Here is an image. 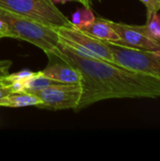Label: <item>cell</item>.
Here are the masks:
<instances>
[{"label":"cell","mask_w":160,"mask_h":161,"mask_svg":"<svg viewBox=\"0 0 160 161\" xmlns=\"http://www.w3.org/2000/svg\"><path fill=\"white\" fill-rule=\"evenodd\" d=\"M50 53L75 68L81 75L82 92L75 111L108 99L160 97V80L154 76L114 62L82 57L60 42Z\"/></svg>","instance_id":"obj_1"},{"label":"cell","mask_w":160,"mask_h":161,"mask_svg":"<svg viewBox=\"0 0 160 161\" xmlns=\"http://www.w3.org/2000/svg\"><path fill=\"white\" fill-rule=\"evenodd\" d=\"M0 19L7 24L10 38L30 42L45 54L52 52L59 42V36L56 28L26 16L0 8Z\"/></svg>","instance_id":"obj_2"},{"label":"cell","mask_w":160,"mask_h":161,"mask_svg":"<svg viewBox=\"0 0 160 161\" xmlns=\"http://www.w3.org/2000/svg\"><path fill=\"white\" fill-rule=\"evenodd\" d=\"M0 8L26 16L54 28L73 25L53 0H0Z\"/></svg>","instance_id":"obj_3"},{"label":"cell","mask_w":160,"mask_h":161,"mask_svg":"<svg viewBox=\"0 0 160 161\" xmlns=\"http://www.w3.org/2000/svg\"><path fill=\"white\" fill-rule=\"evenodd\" d=\"M59 42L82 57L95 58L114 62L112 53L107 43L91 34L77 29L74 26H61L56 28ZM115 63V62H114Z\"/></svg>","instance_id":"obj_4"},{"label":"cell","mask_w":160,"mask_h":161,"mask_svg":"<svg viewBox=\"0 0 160 161\" xmlns=\"http://www.w3.org/2000/svg\"><path fill=\"white\" fill-rule=\"evenodd\" d=\"M107 43L116 64L160 80V51L140 50L111 42Z\"/></svg>","instance_id":"obj_5"},{"label":"cell","mask_w":160,"mask_h":161,"mask_svg":"<svg viewBox=\"0 0 160 161\" xmlns=\"http://www.w3.org/2000/svg\"><path fill=\"white\" fill-rule=\"evenodd\" d=\"M81 92L80 83H58L39 91L35 94L42 101V104L38 107L39 108L53 110L74 109L75 111Z\"/></svg>","instance_id":"obj_6"},{"label":"cell","mask_w":160,"mask_h":161,"mask_svg":"<svg viewBox=\"0 0 160 161\" xmlns=\"http://www.w3.org/2000/svg\"><path fill=\"white\" fill-rule=\"evenodd\" d=\"M110 25L120 37V42L115 43L140 50L160 51V41L150 35L145 25H135L112 21Z\"/></svg>","instance_id":"obj_7"},{"label":"cell","mask_w":160,"mask_h":161,"mask_svg":"<svg viewBox=\"0 0 160 161\" xmlns=\"http://www.w3.org/2000/svg\"><path fill=\"white\" fill-rule=\"evenodd\" d=\"M46 55L48 56L49 63L42 71L46 76L59 83H80L81 75L75 68L56 55L54 56L51 53H47Z\"/></svg>","instance_id":"obj_8"},{"label":"cell","mask_w":160,"mask_h":161,"mask_svg":"<svg viewBox=\"0 0 160 161\" xmlns=\"http://www.w3.org/2000/svg\"><path fill=\"white\" fill-rule=\"evenodd\" d=\"M42 101L35 93L27 92H14L0 98V107L7 108H24L39 107Z\"/></svg>","instance_id":"obj_9"},{"label":"cell","mask_w":160,"mask_h":161,"mask_svg":"<svg viewBox=\"0 0 160 161\" xmlns=\"http://www.w3.org/2000/svg\"><path fill=\"white\" fill-rule=\"evenodd\" d=\"M81 30H84L105 42H120V37L118 33L110 25V21L107 19L95 18V21L91 25Z\"/></svg>","instance_id":"obj_10"},{"label":"cell","mask_w":160,"mask_h":161,"mask_svg":"<svg viewBox=\"0 0 160 161\" xmlns=\"http://www.w3.org/2000/svg\"><path fill=\"white\" fill-rule=\"evenodd\" d=\"M58 83L59 82L55 81L49 78L48 76H46L42 73V71L33 72L31 75H29L23 81V91L35 93L51 85H55Z\"/></svg>","instance_id":"obj_11"},{"label":"cell","mask_w":160,"mask_h":161,"mask_svg":"<svg viewBox=\"0 0 160 161\" xmlns=\"http://www.w3.org/2000/svg\"><path fill=\"white\" fill-rule=\"evenodd\" d=\"M95 16L91 8L84 7L75 10L72 15L71 23L77 29H85L95 21Z\"/></svg>","instance_id":"obj_12"},{"label":"cell","mask_w":160,"mask_h":161,"mask_svg":"<svg viewBox=\"0 0 160 161\" xmlns=\"http://www.w3.org/2000/svg\"><path fill=\"white\" fill-rule=\"evenodd\" d=\"M148 32L156 40L160 41V14L157 12L147 19L145 24Z\"/></svg>","instance_id":"obj_13"},{"label":"cell","mask_w":160,"mask_h":161,"mask_svg":"<svg viewBox=\"0 0 160 161\" xmlns=\"http://www.w3.org/2000/svg\"><path fill=\"white\" fill-rule=\"evenodd\" d=\"M146 8L147 19H149L154 14L159 12L160 0H141Z\"/></svg>","instance_id":"obj_14"},{"label":"cell","mask_w":160,"mask_h":161,"mask_svg":"<svg viewBox=\"0 0 160 161\" xmlns=\"http://www.w3.org/2000/svg\"><path fill=\"white\" fill-rule=\"evenodd\" d=\"M3 75H0V98L8 95V94L11 93V92H14L11 86L7 81H5Z\"/></svg>","instance_id":"obj_15"},{"label":"cell","mask_w":160,"mask_h":161,"mask_svg":"<svg viewBox=\"0 0 160 161\" xmlns=\"http://www.w3.org/2000/svg\"><path fill=\"white\" fill-rule=\"evenodd\" d=\"M0 36L4 37H9L10 38V33H9V29L7 25V24L0 19Z\"/></svg>","instance_id":"obj_16"},{"label":"cell","mask_w":160,"mask_h":161,"mask_svg":"<svg viewBox=\"0 0 160 161\" xmlns=\"http://www.w3.org/2000/svg\"><path fill=\"white\" fill-rule=\"evenodd\" d=\"M11 66L10 60H0V75H6Z\"/></svg>","instance_id":"obj_17"},{"label":"cell","mask_w":160,"mask_h":161,"mask_svg":"<svg viewBox=\"0 0 160 161\" xmlns=\"http://www.w3.org/2000/svg\"><path fill=\"white\" fill-rule=\"evenodd\" d=\"M68 1H77L79 3L83 4L84 7L91 8V1L90 0H53L54 3H62V4H64L65 2H68Z\"/></svg>","instance_id":"obj_18"},{"label":"cell","mask_w":160,"mask_h":161,"mask_svg":"<svg viewBox=\"0 0 160 161\" xmlns=\"http://www.w3.org/2000/svg\"><path fill=\"white\" fill-rule=\"evenodd\" d=\"M1 38H3V37H2V36H0V39H1Z\"/></svg>","instance_id":"obj_19"},{"label":"cell","mask_w":160,"mask_h":161,"mask_svg":"<svg viewBox=\"0 0 160 161\" xmlns=\"http://www.w3.org/2000/svg\"><path fill=\"white\" fill-rule=\"evenodd\" d=\"M90 1H92V0H90Z\"/></svg>","instance_id":"obj_20"}]
</instances>
